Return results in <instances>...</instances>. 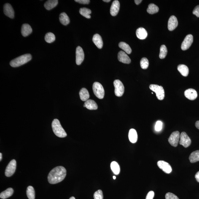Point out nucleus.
<instances>
[{"label":"nucleus","mask_w":199,"mask_h":199,"mask_svg":"<svg viewBox=\"0 0 199 199\" xmlns=\"http://www.w3.org/2000/svg\"><path fill=\"white\" fill-rule=\"evenodd\" d=\"M4 14L7 16L11 19H13L15 16V12L12 6L9 4H4Z\"/></svg>","instance_id":"14"},{"label":"nucleus","mask_w":199,"mask_h":199,"mask_svg":"<svg viewBox=\"0 0 199 199\" xmlns=\"http://www.w3.org/2000/svg\"><path fill=\"white\" fill-rule=\"evenodd\" d=\"M184 95L188 99L193 100L197 98L198 95L196 91L195 90L192 89H189L185 91Z\"/></svg>","instance_id":"17"},{"label":"nucleus","mask_w":199,"mask_h":199,"mask_svg":"<svg viewBox=\"0 0 199 199\" xmlns=\"http://www.w3.org/2000/svg\"><path fill=\"white\" fill-rule=\"evenodd\" d=\"M79 13L81 15L87 19L91 18L90 14L92 13L91 10L87 8H81L80 9Z\"/></svg>","instance_id":"30"},{"label":"nucleus","mask_w":199,"mask_h":199,"mask_svg":"<svg viewBox=\"0 0 199 199\" xmlns=\"http://www.w3.org/2000/svg\"><path fill=\"white\" fill-rule=\"evenodd\" d=\"M92 40L94 43L98 48L101 49L103 47V40L100 35L96 34L94 35Z\"/></svg>","instance_id":"19"},{"label":"nucleus","mask_w":199,"mask_h":199,"mask_svg":"<svg viewBox=\"0 0 199 199\" xmlns=\"http://www.w3.org/2000/svg\"><path fill=\"white\" fill-rule=\"evenodd\" d=\"M120 8V4L119 1L115 0L113 1L111 6L110 14L113 16H115L118 13Z\"/></svg>","instance_id":"15"},{"label":"nucleus","mask_w":199,"mask_h":199,"mask_svg":"<svg viewBox=\"0 0 199 199\" xmlns=\"http://www.w3.org/2000/svg\"><path fill=\"white\" fill-rule=\"evenodd\" d=\"M32 56L30 54H25L11 60L10 65L13 67H18L28 63L31 60Z\"/></svg>","instance_id":"2"},{"label":"nucleus","mask_w":199,"mask_h":199,"mask_svg":"<svg viewBox=\"0 0 199 199\" xmlns=\"http://www.w3.org/2000/svg\"><path fill=\"white\" fill-rule=\"evenodd\" d=\"M75 1L82 4H88L90 2L89 0H75Z\"/></svg>","instance_id":"42"},{"label":"nucleus","mask_w":199,"mask_h":199,"mask_svg":"<svg viewBox=\"0 0 199 199\" xmlns=\"http://www.w3.org/2000/svg\"><path fill=\"white\" fill-rule=\"evenodd\" d=\"M177 69L183 76L186 77L189 74V69L187 66L183 64L178 65Z\"/></svg>","instance_id":"25"},{"label":"nucleus","mask_w":199,"mask_h":199,"mask_svg":"<svg viewBox=\"0 0 199 199\" xmlns=\"http://www.w3.org/2000/svg\"><path fill=\"white\" fill-rule=\"evenodd\" d=\"M66 175V170L63 166L55 167L51 170L48 179L51 184H55L61 182L64 179Z\"/></svg>","instance_id":"1"},{"label":"nucleus","mask_w":199,"mask_h":199,"mask_svg":"<svg viewBox=\"0 0 199 199\" xmlns=\"http://www.w3.org/2000/svg\"><path fill=\"white\" fill-rule=\"evenodd\" d=\"M180 144L185 148L189 147L192 143V141L185 132H182L180 135Z\"/></svg>","instance_id":"10"},{"label":"nucleus","mask_w":199,"mask_h":199,"mask_svg":"<svg viewBox=\"0 0 199 199\" xmlns=\"http://www.w3.org/2000/svg\"><path fill=\"white\" fill-rule=\"evenodd\" d=\"M118 59L119 62L126 64H129L131 62L130 57L125 52L120 51L118 55Z\"/></svg>","instance_id":"13"},{"label":"nucleus","mask_w":199,"mask_h":199,"mask_svg":"<svg viewBox=\"0 0 199 199\" xmlns=\"http://www.w3.org/2000/svg\"><path fill=\"white\" fill-rule=\"evenodd\" d=\"M105 1V2H109L110 1V0H103V1Z\"/></svg>","instance_id":"46"},{"label":"nucleus","mask_w":199,"mask_h":199,"mask_svg":"<svg viewBox=\"0 0 199 199\" xmlns=\"http://www.w3.org/2000/svg\"><path fill=\"white\" fill-rule=\"evenodd\" d=\"M93 90L94 93L97 98L103 99L104 95V90L102 85L99 82H95L93 84Z\"/></svg>","instance_id":"5"},{"label":"nucleus","mask_w":199,"mask_h":199,"mask_svg":"<svg viewBox=\"0 0 199 199\" xmlns=\"http://www.w3.org/2000/svg\"><path fill=\"white\" fill-rule=\"evenodd\" d=\"M46 42L51 43L55 41V35L52 33H48L46 34L45 37Z\"/></svg>","instance_id":"34"},{"label":"nucleus","mask_w":199,"mask_h":199,"mask_svg":"<svg viewBox=\"0 0 199 199\" xmlns=\"http://www.w3.org/2000/svg\"><path fill=\"white\" fill-rule=\"evenodd\" d=\"M59 18L60 23L63 25H67L70 23L69 17L65 13H62L60 14Z\"/></svg>","instance_id":"27"},{"label":"nucleus","mask_w":199,"mask_h":199,"mask_svg":"<svg viewBox=\"0 0 199 199\" xmlns=\"http://www.w3.org/2000/svg\"><path fill=\"white\" fill-rule=\"evenodd\" d=\"M114 85L115 95L117 97L122 96L124 92V87L123 83L119 80H116L114 82Z\"/></svg>","instance_id":"6"},{"label":"nucleus","mask_w":199,"mask_h":199,"mask_svg":"<svg viewBox=\"0 0 199 199\" xmlns=\"http://www.w3.org/2000/svg\"><path fill=\"white\" fill-rule=\"evenodd\" d=\"M1 159H2V154L1 153H0V160L1 161Z\"/></svg>","instance_id":"47"},{"label":"nucleus","mask_w":199,"mask_h":199,"mask_svg":"<svg viewBox=\"0 0 199 199\" xmlns=\"http://www.w3.org/2000/svg\"><path fill=\"white\" fill-rule=\"evenodd\" d=\"M113 179L114 180H115L116 179V177L115 176H113Z\"/></svg>","instance_id":"49"},{"label":"nucleus","mask_w":199,"mask_h":199,"mask_svg":"<svg viewBox=\"0 0 199 199\" xmlns=\"http://www.w3.org/2000/svg\"><path fill=\"white\" fill-rule=\"evenodd\" d=\"M69 199H75V197H71V198H70Z\"/></svg>","instance_id":"48"},{"label":"nucleus","mask_w":199,"mask_h":199,"mask_svg":"<svg viewBox=\"0 0 199 199\" xmlns=\"http://www.w3.org/2000/svg\"><path fill=\"white\" fill-rule=\"evenodd\" d=\"M137 37L140 40H144L148 36V33L146 30L143 28H140L136 31Z\"/></svg>","instance_id":"20"},{"label":"nucleus","mask_w":199,"mask_h":199,"mask_svg":"<svg viewBox=\"0 0 199 199\" xmlns=\"http://www.w3.org/2000/svg\"><path fill=\"white\" fill-rule=\"evenodd\" d=\"M195 178L197 181L199 183V171L196 173L195 175Z\"/></svg>","instance_id":"43"},{"label":"nucleus","mask_w":199,"mask_h":199,"mask_svg":"<svg viewBox=\"0 0 199 199\" xmlns=\"http://www.w3.org/2000/svg\"><path fill=\"white\" fill-rule=\"evenodd\" d=\"M149 88L156 93L158 100H163L165 98V91L163 87L157 85L152 84L149 86Z\"/></svg>","instance_id":"4"},{"label":"nucleus","mask_w":199,"mask_h":199,"mask_svg":"<svg viewBox=\"0 0 199 199\" xmlns=\"http://www.w3.org/2000/svg\"><path fill=\"white\" fill-rule=\"evenodd\" d=\"M159 11V8L158 6L153 4H149L147 10V12L150 14L157 13Z\"/></svg>","instance_id":"32"},{"label":"nucleus","mask_w":199,"mask_h":199,"mask_svg":"<svg viewBox=\"0 0 199 199\" xmlns=\"http://www.w3.org/2000/svg\"><path fill=\"white\" fill-rule=\"evenodd\" d=\"M85 107L90 110H95L98 109V106L96 103L92 100H88L86 101L84 104Z\"/></svg>","instance_id":"23"},{"label":"nucleus","mask_w":199,"mask_h":199,"mask_svg":"<svg viewBox=\"0 0 199 199\" xmlns=\"http://www.w3.org/2000/svg\"><path fill=\"white\" fill-rule=\"evenodd\" d=\"M58 4V1L57 0H48L44 4V7L47 10H50L54 8Z\"/></svg>","instance_id":"22"},{"label":"nucleus","mask_w":199,"mask_h":199,"mask_svg":"<svg viewBox=\"0 0 199 199\" xmlns=\"http://www.w3.org/2000/svg\"><path fill=\"white\" fill-rule=\"evenodd\" d=\"M162 122L161 121H158L156 122L155 129L156 131H160L162 128Z\"/></svg>","instance_id":"39"},{"label":"nucleus","mask_w":199,"mask_h":199,"mask_svg":"<svg viewBox=\"0 0 199 199\" xmlns=\"http://www.w3.org/2000/svg\"><path fill=\"white\" fill-rule=\"evenodd\" d=\"M195 127H196V128L199 130V121H197L195 122Z\"/></svg>","instance_id":"45"},{"label":"nucleus","mask_w":199,"mask_h":199,"mask_svg":"<svg viewBox=\"0 0 199 199\" xmlns=\"http://www.w3.org/2000/svg\"><path fill=\"white\" fill-rule=\"evenodd\" d=\"M154 193L153 191H150L148 193L146 199H153Z\"/></svg>","instance_id":"40"},{"label":"nucleus","mask_w":199,"mask_h":199,"mask_svg":"<svg viewBox=\"0 0 199 199\" xmlns=\"http://www.w3.org/2000/svg\"><path fill=\"white\" fill-rule=\"evenodd\" d=\"M180 135L179 132L178 131H174L171 133L168 139V142L171 146L175 147L177 146L179 141Z\"/></svg>","instance_id":"8"},{"label":"nucleus","mask_w":199,"mask_h":199,"mask_svg":"<svg viewBox=\"0 0 199 199\" xmlns=\"http://www.w3.org/2000/svg\"><path fill=\"white\" fill-rule=\"evenodd\" d=\"M94 199H103V195L102 191L99 189L95 192L94 194Z\"/></svg>","instance_id":"37"},{"label":"nucleus","mask_w":199,"mask_h":199,"mask_svg":"<svg viewBox=\"0 0 199 199\" xmlns=\"http://www.w3.org/2000/svg\"><path fill=\"white\" fill-rule=\"evenodd\" d=\"M13 189L11 188H9L1 192L0 194V198L4 199L8 198L13 195Z\"/></svg>","instance_id":"26"},{"label":"nucleus","mask_w":199,"mask_h":199,"mask_svg":"<svg viewBox=\"0 0 199 199\" xmlns=\"http://www.w3.org/2000/svg\"><path fill=\"white\" fill-rule=\"evenodd\" d=\"M142 1V0H135L134 1L135 4H137V5H138V4H141Z\"/></svg>","instance_id":"44"},{"label":"nucleus","mask_w":199,"mask_h":199,"mask_svg":"<svg viewBox=\"0 0 199 199\" xmlns=\"http://www.w3.org/2000/svg\"><path fill=\"white\" fill-rule=\"evenodd\" d=\"M26 193L28 199H35V191L32 186H28L27 189Z\"/></svg>","instance_id":"33"},{"label":"nucleus","mask_w":199,"mask_h":199,"mask_svg":"<svg viewBox=\"0 0 199 199\" xmlns=\"http://www.w3.org/2000/svg\"><path fill=\"white\" fill-rule=\"evenodd\" d=\"M16 168V162L13 159L9 162L6 168L5 174L6 176L9 177L14 174Z\"/></svg>","instance_id":"7"},{"label":"nucleus","mask_w":199,"mask_h":199,"mask_svg":"<svg viewBox=\"0 0 199 199\" xmlns=\"http://www.w3.org/2000/svg\"><path fill=\"white\" fill-rule=\"evenodd\" d=\"M119 47L124 51L126 53L130 54L132 52V49L130 46L126 43L121 42L119 44Z\"/></svg>","instance_id":"29"},{"label":"nucleus","mask_w":199,"mask_h":199,"mask_svg":"<svg viewBox=\"0 0 199 199\" xmlns=\"http://www.w3.org/2000/svg\"><path fill=\"white\" fill-rule=\"evenodd\" d=\"M193 14L197 17H199V5L196 6L193 11Z\"/></svg>","instance_id":"41"},{"label":"nucleus","mask_w":199,"mask_h":199,"mask_svg":"<svg viewBox=\"0 0 199 199\" xmlns=\"http://www.w3.org/2000/svg\"><path fill=\"white\" fill-rule=\"evenodd\" d=\"M178 22L177 19L174 16H172L168 21V28L170 31H173L177 27Z\"/></svg>","instance_id":"16"},{"label":"nucleus","mask_w":199,"mask_h":199,"mask_svg":"<svg viewBox=\"0 0 199 199\" xmlns=\"http://www.w3.org/2000/svg\"><path fill=\"white\" fill-rule=\"evenodd\" d=\"M32 32V29L30 25L28 24H24L22 27L21 33L24 37H27Z\"/></svg>","instance_id":"18"},{"label":"nucleus","mask_w":199,"mask_h":199,"mask_svg":"<svg viewBox=\"0 0 199 199\" xmlns=\"http://www.w3.org/2000/svg\"><path fill=\"white\" fill-rule=\"evenodd\" d=\"M193 41V37L192 34H189L185 38L181 45L182 50L185 51L189 49Z\"/></svg>","instance_id":"9"},{"label":"nucleus","mask_w":199,"mask_h":199,"mask_svg":"<svg viewBox=\"0 0 199 199\" xmlns=\"http://www.w3.org/2000/svg\"><path fill=\"white\" fill-rule=\"evenodd\" d=\"M111 170L115 174L118 175L120 172V168L118 163L117 162L113 161L111 163Z\"/></svg>","instance_id":"31"},{"label":"nucleus","mask_w":199,"mask_h":199,"mask_svg":"<svg viewBox=\"0 0 199 199\" xmlns=\"http://www.w3.org/2000/svg\"><path fill=\"white\" fill-rule=\"evenodd\" d=\"M129 139L132 143H136L138 140V135L136 130L134 129H131L128 134Z\"/></svg>","instance_id":"21"},{"label":"nucleus","mask_w":199,"mask_h":199,"mask_svg":"<svg viewBox=\"0 0 199 199\" xmlns=\"http://www.w3.org/2000/svg\"><path fill=\"white\" fill-rule=\"evenodd\" d=\"M165 199H179L176 195L171 192H168L165 195Z\"/></svg>","instance_id":"38"},{"label":"nucleus","mask_w":199,"mask_h":199,"mask_svg":"<svg viewBox=\"0 0 199 199\" xmlns=\"http://www.w3.org/2000/svg\"><path fill=\"white\" fill-rule=\"evenodd\" d=\"M52 130L55 134L60 138H65L67 136L66 132L60 124L58 119H54L52 123Z\"/></svg>","instance_id":"3"},{"label":"nucleus","mask_w":199,"mask_h":199,"mask_svg":"<svg viewBox=\"0 0 199 199\" xmlns=\"http://www.w3.org/2000/svg\"><path fill=\"white\" fill-rule=\"evenodd\" d=\"M189 160L192 163H195L199 161V150L194 151L190 154Z\"/></svg>","instance_id":"28"},{"label":"nucleus","mask_w":199,"mask_h":199,"mask_svg":"<svg viewBox=\"0 0 199 199\" xmlns=\"http://www.w3.org/2000/svg\"><path fill=\"white\" fill-rule=\"evenodd\" d=\"M168 53V50L165 45H162L160 48V52L159 54V57L160 59H163L165 58Z\"/></svg>","instance_id":"35"},{"label":"nucleus","mask_w":199,"mask_h":199,"mask_svg":"<svg viewBox=\"0 0 199 199\" xmlns=\"http://www.w3.org/2000/svg\"><path fill=\"white\" fill-rule=\"evenodd\" d=\"M76 63L78 65H80L83 62L85 58V54L83 49L78 46L76 49Z\"/></svg>","instance_id":"11"},{"label":"nucleus","mask_w":199,"mask_h":199,"mask_svg":"<svg viewBox=\"0 0 199 199\" xmlns=\"http://www.w3.org/2000/svg\"><path fill=\"white\" fill-rule=\"evenodd\" d=\"M79 95L80 99L83 101H87L90 97L88 90L85 88L81 89L79 92Z\"/></svg>","instance_id":"24"},{"label":"nucleus","mask_w":199,"mask_h":199,"mask_svg":"<svg viewBox=\"0 0 199 199\" xmlns=\"http://www.w3.org/2000/svg\"><path fill=\"white\" fill-rule=\"evenodd\" d=\"M140 65L142 69H147L148 67L149 62L148 60L146 58H143L140 61Z\"/></svg>","instance_id":"36"},{"label":"nucleus","mask_w":199,"mask_h":199,"mask_svg":"<svg viewBox=\"0 0 199 199\" xmlns=\"http://www.w3.org/2000/svg\"><path fill=\"white\" fill-rule=\"evenodd\" d=\"M157 165L160 169H162L165 173L169 174L172 171V168L169 163L164 161H159L157 163Z\"/></svg>","instance_id":"12"}]
</instances>
